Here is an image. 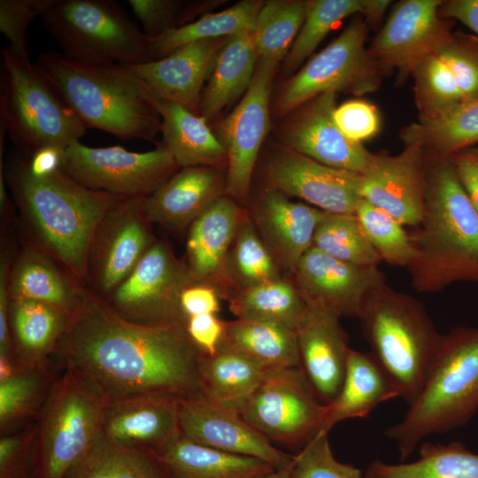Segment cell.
I'll return each mask as SVG.
<instances>
[{"label": "cell", "mask_w": 478, "mask_h": 478, "mask_svg": "<svg viewBox=\"0 0 478 478\" xmlns=\"http://www.w3.org/2000/svg\"><path fill=\"white\" fill-rule=\"evenodd\" d=\"M150 224L143 198L120 199L107 211L90 245L89 291L104 300L127 278L156 242Z\"/></svg>", "instance_id": "obj_14"}, {"label": "cell", "mask_w": 478, "mask_h": 478, "mask_svg": "<svg viewBox=\"0 0 478 478\" xmlns=\"http://www.w3.org/2000/svg\"><path fill=\"white\" fill-rule=\"evenodd\" d=\"M35 422L0 437V478H35L33 444Z\"/></svg>", "instance_id": "obj_50"}, {"label": "cell", "mask_w": 478, "mask_h": 478, "mask_svg": "<svg viewBox=\"0 0 478 478\" xmlns=\"http://www.w3.org/2000/svg\"><path fill=\"white\" fill-rule=\"evenodd\" d=\"M311 1L272 0L257 16L253 41L258 61L278 64L285 59L309 12Z\"/></svg>", "instance_id": "obj_43"}, {"label": "cell", "mask_w": 478, "mask_h": 478, "mask_svg": "<svg viewBox=\"0 0 478 478\" xmlns=\"http://www.w3.org/2000/svg\"><path fill=\"white\" fill-rule=\"evenodd\" d=\"M325 411L301 367L268 370L239 411L271 443L305 446L316 435Z\"/></svg>", "instance_id": "obj_12"}, {"label": "cell", "mask_w": 478, "mask_h": 478, "mask_svg": "<svg viewBox=\"0 0 478 478\" xmlns=\"http://www.w3.org/2000/svg\"><path fill=\"white\" fill-rule=\"evenodd\" d=\"M291 478H364L361 471L338 461L332 451L328 434L320 433L294 456Z\"/></svg>", "instance_id": "obj_48"}, {"label": "cell", "mask_w": 478, "mask_h": 478, "mask_svg": "<svg viewBox=\"0 0 478 478\" xmlns=\"http://www.w3.org/2000/svg\"><path fill=\"white\" fill-rule=\"evenodd\" d=\"M225 321L216 314H203L186 320V329L193 343L204 353L216 352L221 343Z\"/></svg>", "instance_id": "obj_54"}, {"label": "cell", "mask_w": 478, "mask_h": 478, "mask_svg": "<svg viewBox=\"0 0 478 478\" xmlns=\"http://www.w3.org/2000/svg\"><path fill=\"white\" fill-rule=\"evenodd\" d=\"M161 118L162 143L179 167H217L227 161V151L207 120L184 106L152 95Z\"/></svg>", "instance_id": "obj_32"}, {"label": "cell", "mask_w": 478, "mask_h": 478, "mask_svg": "<svg viewBox=\"0 0 478 478\" xmlns=\"http://www.w3.org/2000/svg\"><path fill=\"white\" fill-rule=\"evenodd\" d=\"M326 213L270 188L260 197L253 218L274 259L293 274L312 246L315 230Z\"/></svg>", "instance_id": "obj_26"}, {"label": "cell", "mask_w": 478, "mask_h": 478, "mask_svg": "<svg viewBox=\"0 0 478 478\" xmlns=\"http://www.w3.org/2000/svg\"><path fill=\"white\" fill-rule=\"evenodd\" d=\"M179 403L143 397L105 405L102 435L117 444L158 458L181 436Z\"/></svg>", "instance_id": "obj_25"}, {"label": "cell", "mask_w": 478, "mask_h": 478, "mask_svg": "<svg viewBox=\"0 0 478 478\" xmlns=\"http://www.w3.org/2000/svg\"><path fill=\"white\" fill-rule=\"evenodd\" d=\"M70 318L44 303L11 298L12 360L15 372L50 366Z\"/></svg>", "instance_id": "obj_29"}, {"label": "cell", "mask_w": 478, "mask_h": 478, "mask_svg": "<svg viewBox=\"0 0 478 478\" xmlns=\"http://www.w3.org/2000/svg\"><path fill=\"white\" fill-rule=\"evenodd\" d=\"M364 478H478V453L460 442L423 441L417 460L396 465L374 460Z\"/></svg>", "instance_id": "obj_38"}, {"label": "cell", "mask_w": 478, "mask_h": 478, "mask_svg": "<svg viewBox=\"0 0 478 478\" xmlns=\"http://www.w3.org/2000/svg\"><path fill=\"white\" fill-rule=\"evenodd\" d=\"M266 176L272 189L327 212L355 213L362 199L360 173L325 166L289 148L270 157Z\"/></svg>", "instance_id": "obj_20"}, {"label": "cell", "mask_w": 478, "mask_h": 478, "mask_svg": "<svg viewBox=\"0 0 478 478\" xmlns=\"http://www.w3.org/2000/svg\"><path fill=\"white\" fill-rule=\"evenodd\" d=\"M128 4L150 40L180 27L177 17L181 4L176 1L128 0Z\"/></svg>", "instance_id": "obj_52"}, {"label": "cell", "mask_w": 478, "mask_h": 478, "mask_svg": "<svg viewBox=\"0 0 478 478\" xmlns=\"http://www.w3.org/2000/svg\"><path fill=\"white\" fill-rule=\"evenodd\" d=\"M431 158L420 147L409 145L397 155L373 153L360 173L362 199L388 212L403 226L422 220Z\"/></svg>", "instance_id": "obj_17"}, {"label": "cell", "mask_w": 478, "mask_h": 478, "mask_svg": "<svg viewBox=\"0 0 478 478\" xmlns=\"http://www.w3.org/2000/svg\"><path fill=\"white\" fill-rule=\"evenodd\" d=\"M64 478H165L158 459L117 444L102 433Z\"/></svg>", "instance_id": "obj_44"}, {"label": "cell", "mask_w": 478, "mask_h": 478, "mask_svg": "<svg viewBox=\"0 0 478 478\" xmlns=\"http://www.w3.org/2000/svg\"><path fill=\"white\" fill-rule=\"evenodd\" d=\"M65 150L57 147H44L27 158L28 168L36 177L47 176L62 169Z\"/></svg>", "instance_id": "obj_57"}, {"label": "cell", "mask_w": 478, "mask_h": 478, "mask_svg": "<svg viewBox=\"0 0 478 478\" xmlns=\"http://www.w3.org/2000/svg\"><path fill=\"white\" fill-rule=\"evenodd\" d=\"M296 332L301 369L319 398L328 404L340 391L351 349L340 318L307 305Z\"/></svg>", "instance_id": "obj_24"}, {"label": "cell", "mask_w": 478, "mask_h": 478, "mask_svg": "<svg viewBox=\"0 0 478 478\" xmlns=\"http://www.w3.org/2000/svg\"><path fill=\"white\" fill-rule=\"evenodd\" d=\"M419 120L435 119L478 96V37L454 33L412 73Z\"/></svg>", "instance_id": "obj_16"}, {"label": "cell", "mask_w": 478, "mask_h": 478, "mask_svg": "<svg viewBox=\"0 0 478 478\" xmlns=\"http://www.w3.org/2000/svg\"><path fill=\"white\" fill-rule=\"evenodd\" d=\"M35 64L87 129L124 141L153 142L161 132L152 94L128 66L56 51L41 53Z\"/></svg>", "instance_id": "obj_3"}, {"label": "cell", "mask_w": 478, "mask_h": 478, "mask_svg": "<svg viewBox=\"0 0 478 478\" xmlns=\"http://www.w3.org/2000/svg\"><path fill=\"white\" fill-rule=\"evenodd\" d=\"M409 235L416 258L408 270L416 290L478 283V215L449 158H431L425 213Z\"/></svg>", "instance_id": "obj_4"}, {"label": "cell", "mask_w": 478, "mask_h": 478, "mask_svg": "<svg viewBox=\"0 0 478 478\" xmlns=\"http://www.w3.org/2000/svg\"><path fill=\"white\" fill-rule=\"evenodd\" d=\"M358 319L371 353L391 380L398 397L412 405L443 336L424 305L385 282L366 295Z\"/></svg>", "instance_id": "obj_6"}, {"label": "cell", "mask_w": 478, "mask_h": 478, "mask_svg": "<svg viewBox=\"0 0 478 478\" xmlns=\"http://www.w3.org/2000/svg\"><path fill=\"white\" fill-rule=\"evenodd\" d=\"M243 217L235 201L224 195L192 222L185 265L194 281L227 282L228 254Z\"/></svg>", "instance_id": "obj_28"}, {"label": "cell", "mask_w": 478, "mask_h": 478, "mask_svg": "<svg viewBox=\"0 0 478 478\" xmlns=\"http://www.w3.org/2000/svg\"><path fill=\"white\" fill-rule=\"evenodd\" d=\"M58 375L46 367L15 372L0 380V433L17 432L35 423Z\"/></svg>", "instance_id": "obj_42"}, {"label": "cell", "mask_w": 478, "mask_h": 478, "mask_svg": "<svg viewBox=\"0 0 478 478\" xmlns=\"http://www.w3.org/2000/svg\"><path fill=\"white\" fill-rule=\"evenodd\" d=\"M181 436L191 442L227 453L256 458L275 470L289 469L288 454L251 427L238 412L217 405L204 397L179 403Z\"/></svg>", "instance_id": "obj_21"}, {"label": "cell", "mask_w": 478, "mask_h": 478, "mask_svg": "<svg viewBox=\"0 0 478 478\" xmlns=\"http://www.w3.org/2000/svg\"><path fill=\"white\" fill-rule=\"evenodd\" d=\"M220 293L211 284L192 281L186 286L180 296V308L185 319L203 315L217 314L220 311Z\"/></svg>", "instance_id": "obj_53"}, {"label": "cell", "mask_w": 478, "mask_h": 478, "mask_svg": "<svg viewBox=\"0 0 478 478\" xmlns=\"http://www.w3.org/2000/svg\"><path fill=\"white\" fill-rule=\"evenodd\" d=\"M63 53L131 66L154 60L150 39L112 0H55L42 15Z\"/></svg>", "instance_id": "obj_8"}, {"label": "cell", "mask_w": 478, "mask_h": 478, "mask_svg": "<svg viewBox=\"0 0 478 478\" xmlns=\"http://www.w3.org/2000/svg\"><path fill=\"white\" fill-rule=\"evenodd\" d=\"M200 353L184 322L127 320L84 288L53 358L108 405L143 397H203Z\"/></svg>", "instance_id": "obj_1"}, {"label": "cell", "mask_w": 478, "mask_h": 478, "mask_svg": "<svg viewBox=\"0 0 478 478\" xmlns=\"http://www.w3.org/2000/svg\"><path fill=\"white\" fill-rule=\"evenodd\" d=\"M312 247L353 265L378 266L382 261L355 213L327 212L315 230Z\"/></svg>", "instance_id": "obj_45"}, {"label": "cell", "mask_w": 478, "mask_h": 478, "mask_svg": "<svg viewBox=\"0 0 478 478\" xmlns=\"http://www.w3.org/2000/svg\"><path fill=\"white\" fill-rule=\"evenodd\" d=\"M228 301L237 319L274 321L294 330L307 310L294 282L281 278L236 290Z\"/></svg>", "instance_id": "obj_41"}, {"label": "cell", "mask_w": 478, "mask_h": 478, "mask_svg": "<svg viewBox=\"0 0 478 478\" xmlns=\"http://www.w3.org/2000/svg\"><path fill=\"white\" fill-rule=\"evenodd\" d=\"M185 264L156 241L127 278L104 301L122 318L137 323L181 321L180 296L191 283Z\"/></svg>", "instance_id": "obj_13"}, {"label": "cell", "mask_w": 478, "mask_h": 478, "mask_svg": "<svg viewBox=\"0 0 478 478\" xmlns=\"http://www.w3.org/2000/svg\"><path fill=\"white\" fill-rule=\"evenodd\" d=\"M178 168L162 142L144 152L121 146L92 148L75 142L65 150L62 166L67 175L87 189L126 199L150 196Z\"/></svg>", "instance_id": "obj_11"}, {"label": "cell", "mask_w": 478, "mask_h": 478, "mask_svg": "<svg viewBox=\"0 0 478 478\" xmlns=\"http://www.w3.org/2000/svg\"><path fill=\"white\" fill-rule=\"evenodd\" d=\"M157 459L165 478H261L275 470L261 459L221 451L181 436Z\"/></svg>", "instance_id": "obj_33"}, {"label": "cell", "mask_w": 478, "mask_h": 478, "mask_svg": "<svg viewBox=\"0 0 478 478\" xmlns=\"http://www.w3.org/2000/svg\"><path fill=\"white\" fill-rule=\"evenodd\" d=\"M478 412V328L443 335L423 387L405 417L385 429L406 459L431 435L466 425Z\"/></svg>", "instance_id": "obj_5"}, {"label": "cell", "mask_w": 478, "mask_h": 478, "mask_svg": "<svg viewBox=\"0 0 478 478\" xmlns=\"http://www.w3.org/2000/svg\"><path fill=\"white\" fill-rule=\"evenodd\" d=\"M226 39L196 41L162 58L128 67L153 96L175 102L199 115L203 84L209 79Z\"/></svg>", "instance_id": "obj_23"}, {"label": "cell", "mask_w": 478, "mask_h": 478, "mask_svg": "<svg viewBox=\"0 0 478 478\" xmlns=\"http://www.w3.org/2000/svg\"><path fill=\"white\" fill-rule=\"evenodd\" d=\"M355 215L382 261L408 268L416 251L404 226L383 210L361 199Z\"/></svg>", "instance_id": "obj_47"}, {"label": "cell", "mask_w": 478, "mask_h": 478, "mask_svg": "<svg viewBox=\"0 0 478 478\" xmlns=\"http://www.w3.org/2000/svg\"><path fill=\"white\" fill-rule=\"evenodd\" d=\"M449 159L478 215V145L461 150Z\"/></svg>", "instance_id": "obj_55"}, {"label": "cell", "mask_w": 478, "mask_h": 478, "mask_svg": "<svg viewBox=\"0 0 478 478\" xmlns=\"http://www.w3.org/2000/svg\"><path fill=\"white\" fill-rule=\"evenodd\" d=\"M267 371L243 355L223 346L212 354L201 351L198 360L203 397L212 404L238 412Z\"/></svg>", "instance_id": "obj_35"}, {"label": "cell", "mask_w": 478, "mask_h": 478, "mask_svg": "<svg viewBox=\"0 0 478 478\" xmlns=\"http://www.w3.org/2000/svg\"><path fill=\"white\" fill-rule=\"evenodd\" d=\"M366 22L355 19L282 86L275 111L285 115L327 91L362 96L376 91L384 73L366 47Z\"/></svg>", "instance_id": "obj_10"}, {"label": "cell", "mask_w": 478, "mask_h": 478, "mask_svg": "<svg viewBox=\"0 0 478 478\" xmlns=\"http://www.w3.org/2000/svg\"><path fill=\"white\" fill-rule=\"evenodd\" d=\"M253 30L227 37L217 56L199 104V115L210 120L245 94L253 79L258 58Z\"/></svg>", "instance_id": "obj_34"}, {"label": "cell", "mask_w": 478, "mask_h": 478, "mask_svg": "<svg viewBox=\"0 0 478 478\" xmlns=\"http://www.w3.org/2000/svg\"><path fill=\"white\" fill-rule=\"evenodd\" d=\"M336 92L327 91L298 107L281 132L288 148L320 164L363 173L373 153L348 139L333 118Z\"/></svg>", "instance_id": "obj_22"}, {"label": "cell", "mask_w": 478, "mask_h": 478, "mask_svg": "<svg viewBox=\"0 0 478 478\" xmlns=\"http://www.w3.org/2000/svg\"><path fill=\"white\" fill-rule=\"evenodd\" d=\"M333 118L348 139L359 143L374 136L380 128L377 109L364 100L344 102L335 107Z\"/></svg>", "instance_id": "obj_51"}, {"label": "cell", "mask_w": 478, "mask_h": 478, "mask_svg": "<svg viewBox=\"0 0 478 478\" xmlns=\"http://www.w3.org/2000/svg\"><path fill=\"white\" fill-rule=\"evenodd\" d=\"M5 181L40 249L87 287V266L96 230L107 211L126 199L81 185L62 169L36 177L18 151L4 167Z\"/></svg>", "instance_id": "obj_2"}, {"label": "cell", "mask_w": 478, "mask_h": 478, "mask_svg": "<svg viewBox=\"0 0 478 478\" xmlns=\"http://www.w3.org/2000/svg\"><path fill=\"white\" fill-rule=\"evenodd\" d=\"M105 405L62 368L35 421V478H64L102 433Z\"/></svg>", "instance_id": "obj_9"}, {"label": "cell", "mask_w": 478, "mask_h": 478, "mask_svg": "<svg viewBox=\"0 0 478 478\" xmlns=\"http://www.w3.org/2000/svg\"><path fill=\"white\" fill-rule=\"evenodd\" d=\"M390 3L388 0H312L305 20L284 59L285 72L297 70L343 19L360 13L367 20L375 21L382 17Z\"/></svg>", "instance_id": "obj_39"}, {"label": "cell", "mask_w": 478, "mask_h": 478, "mask_svg": "<svg viewBox=\"0 0 478 478\" xmlns=\"http://www.w3.org/2000/svg\"><path fill=\"white\" fill-rule=\"evenodd\" d=\"M228 258L231 259L227 262V282L229 280L236 282L241 286L240 289L281 278L272 252L245 216L239 225Z\"/></svg>", "instance_id": "obj_46"}, {"label": "cell", "mask_w": 478, "mask_h": 478, "mask_svg": "<svg viewBox=\"0 0 478 478\" xmlns=\"http://www.w3.org/2000/svg\"><path fill=\"white\" fill-rule=\"evenodd\" d=\"M0 123L26 158L44 147L66 150L87 127L35 64L1 49Z\"/></svg>", "instance_id": "obj_7"}, {"label": "cell", "mask_w": 478, "mask_h": 478, "mask_svg": "<svg viewBox=\"0 0 478 478\" xmlns=\"http://www.w3.org/2000/svg\"><path fill=\"white\" fill-rule=\"evenodd\" d=\"M220 346L266 370L301 367L296 330L277 322L245 319L225 322Z\"/></svg>", "instance_id": "obj_36"}, {"label": "cell", "mask_w": 478, "mask_h": 478, "mask_svg": "<svg viewBox=\"0 0 478 478\" xmlns=\"http://www.w3.org/2000/svg\"><path fill=\"white\" fill-rule=\"evenodd\" d=\"M55 0H1L0 30L9 41L6 47L14 56L30 61L27 31L30 23Z\"/></svg>", "instance_id": "obj_49"}, {"label": "cell", "mask_w": 478, "mask_h": 478, "mask_svg": "<svg viewBox=\"0 0 478 478\" xmlns=\"http://www.w3.org/2000/svg\"><path fill=\"white\" fill-rule=\"evenodd\" d=\"M394 397H398L397 391L374 355L350 349L342 387L335 399L325 404L320 433L328 434L343 420L365 418Z\"/></svg>", "instance_id": "obj_31"}, {"label": "cell", "mask_w": 478, "mask_h": 478, "mask_svg": "<svg viewBox=\"0 0 478 478\" xmlns=\"http://www.w3.org/2000/svg\"><path fill=\"white\" fill-rule=\"evenodd\" d=\"M59 266L39 247L24 249L12 264L11 298L44 303L72 317L81 305L84 287Z\"/></svg>", "instance_id": "obj_30"}, {"label": "cell", "mask_w": 478, "mask_h": 478, "mask_svg": "<svg viewBox=\"0 0 478 478\" xmlns=\"http://www.w3.org/2000/svg\"><path fill=\"white\" fill-rule=\"evenodd\" d=\"M439 15L461 22L478 37V0L442 1Z\"/></svg>", "instance_id": "obj_56"}, {"label": "cell", "mask_w": 478, "mask_h": 478, "mask_svg": "<svg viewBox=\"0 0 478 478\" xmlns=\"http://www.w3.org/2000/svg\"><path fill=\"white\" fill-rule=\"evenodd\" d=\"M262 5V1H241L224 11L204 14L193 22L169 29L150 40L151 56L154 60L159 59L196 41L225 38L243 30H253Z\"/></svg>", "instance_id": "obj_40"}, {"label": "cell", "mask_w": 478, "mask_h": 478, "mask_svg": "<svg viewBox=\"0 0 478 478\" xmlns=\"http://www.w3.org/2000/svg\"><path fill=\"white\" fill-rule=\"evenodd\" d=\"M294 284L309 306L339 318H358L366 295L386 282L377 266H362L329 257L311 247L293 274Z\"/></svg>", "instance_id": "obj_19"}, {"label": "cell", "mask_w": 478, "mask_h": 478, "mask_svg": "<svg viewBox=\"0 0 478 478\" xmlns=\"http://www.w3.org/2000/svg\"><path fill=\"white\" fill-rule=\"evenodd\" d=\"M277 66L258 61L244 96L222 121L220 140L227 151L225 195L244 203L260 147L270 128V94Z\"/></svg>", "instance_id": "obj_15"}, {"label": "cell", "mask_w": 478, "mask_h": 478, "mask_svg": "<svg viewBox=\"0 0 478 478\" xmlns=\"http://www.w3.org/2000/svg\"><path fill=\"white\" fill-rule=\"evenodd\" d=\"M441 0H404L397 3L373 39L368 51L383 73L397 69L412 74L428 54L450 40V22L440 17Z\"/></svg>", "instance_id": "obj_18"}, {"label": "cell", "mask_w": 478, "mask_h": 478, "mask_svg": "<svg viewBox=\"0 0 478 478\" xmlns=\"http://www.w3.org/2000/svg\"><path fill=\"white\" fill-rule=\"evenodd\" d=\"M405 146L423 149L432 159L478 145V96L431 120L405 126L400 133Z\"/></svg>", "instance_id": "obj_37"}, {"label": "cell", "mask_w": 478, "mask_h": 478, "mask_svg": "<svg viewBox=\"0 0 478 478\" xmlns=\"http://www.w3.org/2000/svg\"><path fill=\"white\" fill-rule=\"evenodd\" d=\"M261 478H291L289 468L285 470H274Z\"/></svg>", "instance_id": "obj_58"}, {"label": "cell", "mask_w": 478, "mask_h": 478, "mask_svg": "<svg viewBox=\"0 0 478 478\" xmlns=\"http://www.w3.org/2000/svg\"><path fill=\"white\" fill-rule=\"evenodd\" d=\"M225 190L226 177L216 167H184L143 198V208L151 223L181 229L224 196Z\"/></svg>", "instance_id": "obj_27"}]
</instances>
